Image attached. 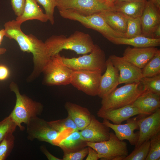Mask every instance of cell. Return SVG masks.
<instances>
[{"label":"cell","mask_w":160,"mask_h":160,"mask_svg":"<svg viewBox=\"0 0 160 160\" xmlns=\"http://www.w3.org/2000/svg\"><path fill=\"white\" fill-rule=\"evenodd\" d=\"M21 25L14 20L6 22L4 25L5 36L15 40L22 51L33 55L34 67L31 76L34 77L42 72L51 57L45 42L32 34L24 33Z\"/></svg>","instance_id":"6da1fadb"},{"label":"cell","mask_w":160,"mask_h":160,"mask_svg":"<svg viewBox=\"0 0 160 160\" xmlns=\"http://www.w3.org/2000/svg\"><path fill=\"white\" fill-rule=\"evenodd\" d=\"M51 57L63 49L74 51L77 54L90 53L95 45L88 34L77 31L68 37L63 35H52L44 42Z\"/></svg>","instance_id":"7a4b0ae2"},{"label":"cell","mask_w":160,"mask_h":160,"mask_svg":"<svg viewBox=\"0 0 160 160\" xmlns=\"http://www.w3.org/2000/svg\"><path fill=\"white\" fill-rule=\"evenodd\" d=\"M10 87L15 94L16 101L15 107L9 115L20 130L23 131L25 127L22 124H26L31 118L41 115L43 107L40 103L21 94L17 86L14 82L11 83Z\"/></svg>","instance_id":"3957f363"},{"label":"cell","mask_w":160,"mask_h":160,"mask_svg":"<svg viewBox=\"0 0 160 160\" xmlns=\"http://www.w3.org/2000/svg\"><path fill=\"white\" fill-rule=\"evenodd\" d=\"M62 57L64 64L73 71H87L102 73L106 69L104 52L96 44L89 54L77 57Z\"/></svg>","instance_id":"277c9868"},{"label":"cell","mask_w":160,"mask_h":160,"mask_svg":"<svg viewBox=\"0 0 160 160\" xmlns=\"http://www.w3.org/2000/svg\"><path fill=\"white\" fill-rule=\"evenodd\" d=\"M144 91L140 81L125 84L102 98L101 107L115 109L132 105Z\"/></svg>","instance_id":"5b68a950"},{"label":"cell","mask_w":160,"mask_h":160,"mask_svg":"<svg viewBox=\"0 0 160 160\" xmlns=\"http://www.w3.org/2000/svg\"><path fill=\"white\" fill-rule=\"evenodd\" d=\"M63 18L78 21L87 28L100 33L108 40L113 37H123V36L111 28L99 13L89 15H83L71 10L59 9Z\"/></svg>","instance_id":"8992f818"},{"label":"cell","mask_w":160,"mask_h":160,"mask_svg":"<svg viewBox=\"0 0 160 160\" xmlns=\"http://www.w3.org/2000/svg\"><path fill=\"white\" fill-rule=\"evenodd\" d=\"M73 72L64 64L62 56L59 53L50 57L42 72L47 84L59 86L70 84Z\"/></svg>","instance_id":"52a82bcc"},{"label":"cell","mask_w":160,"mask_h":160,"mask_svg":"<svg viewBox=\"0 0 160 160\" xmlns=\"http://www.w3.org/2000/svg\"><path fill=\"white\" fill-rule=\"evenodd\" d=\"M87 145L97 151L101 160H124L128 155L127 143L120 140L112 132H110L108 140L96 143L87 142Z\"/></svg>","instance_id":"ba28073f"},{"label":"cell","mask_w":160,"mask_h":160,"mask_svg":"<svg viewBox=\"0 0 160 160\" xmlns=\"http://www.w3.org/2000/svg\"><path fill=\"white\" fill-rule=\"evenodd\" d=\"M27 138L32 141L35 139L56 145L62 135L49 122L38 116L31 118L26 124Z\"/></svg>","instance_id":"9c48e42d"},{"label":"cell","mask_w":160,"mask_h":160,"mask_svg":"<svg viewBox=\"0 0 160 160\" xmlns=\"http://www.w3.org/2000/svg\"><path fill=\"white\" fill-rule=\"evenodd\" d=\"M102 73L87 71H73L70 84L87 95H98Z\"/></svg>","instance_id":"30bf717a"},{"label":"cell","mask_w":160,"mask_h":160,"mask_svg":"<svg viewBox=\"0 0 160 160\" xmlns=\"http://www.w3.org/2000/svg\"><path fill=\"white\" fill-rule=\"evenodd\" d=\"M58 9L72 10L80 15H89L111 9L99 0H55Z\"/></svg>","instance_id":"8fae6325"},{"label":"cell","mask_w":160,"mask_h":160,"mask_svg":"<svg viewBox=\"0 0 160 160\" xmlns=\"http://www.w3.org/2000/svg\"><path fill=\"white\" fill-rule=\"evenodd\" d=\"M109 58L119 72V84L140 81L143 77L141 69L125 60L122 57L113 55L110 56Z\"/></svg>","instance_id":"7c38bea8"},{"label":"cell","mask_w":160,"mask_h":160,"mask_svg":"<svg viewBox=\"0 0 160 160\" xmlns=\"http://www.w3.org/2000/svg\"><path fill=\"white\" fill-rule=\"evenodd\" d=\"M148 115L138 119L139 136L135 148L138 147L145 141L150 140L160 132V108Z\"/></svg>","instance_id":"4fadbf2b"},{"label":"cell","mask_w":160,"mask_h":160,"mask_svg":"<svg viewBox=\"0 0 160 160\" xmlns=\"http://www.w3.org/2000/svg\"><path fill=\"white\" fill-rule=\"evenodd\" d=\"M138 119L137 117L129 118L124 124H112L109 121L105 119L103 123L114 131L115 135L120 140H127L131 145H135L139 136V131L134 132L135 130L139 129Z\"/></svg>","instance_id":"5bb4252c"},{"label":"cell","mask_w":160,"mask_h":160,"mask_svg":"<svg viewBox=\"0 0 160 160\" xmlns=\"http://www.w3.org/2000/svg\"><path fill=\"white\" fill-rule=\"evenodd\" d=\"M140 19L142 35L151 38L154 30L160 24V9L151 0H147Z\"/></svg>","instance_id":"9a60e30c"},{"label":"cell","mask_w":160,"mask_h":160,"mask_svg":"<svg viewBox=\"0 0 160 160\" xmlns=\"http://www.w3.org/2000/svg\"><path fill=\"white\" fill-rule=\"evenodd\" d=\"M137 115L145 114L132 104L115 109H106L101 107L97 113L98 117L111 121L115 124H121L123 121Z\"/></svg>","instance_id":"2e32d148"},{"label":"cell","mask_w":160,"mask_h":160,"mask_svg":"<svg viewBox=\"0 0 160 160\" xmlns=\"http://www.w3.org/2000/svg\"><path fill=\"white\" fill-rule=\"evenodd\" d=\"M106 65L105 71L100 81L98 96L101 98L112 92L119 85V71L109 58L106 60Z\"/></svg>","instance_id":"e0dca14e"},{"label":"cell","mask_w":160,"mask_h":160,"mask_svg":"<svg viewBox=\"0 0 160 160\" xmlns=\"http://www.w3.org/2000/svg\"><path fill=\"white\" fill-rule=\"evenodd\" d=\"M82 136L87 142H99L108 140L110 128L92 115L91 121L84 129L80 131Z\"/></svg>","instance_id":"ac0fdd59"},{"label":"cell","mask_w":160,"mask_h":160,"mask_svg":"<svg viewBox=\"0 0 160 160\" xmlns=\"http://www.w3.org/2000/svg\"><path fill=\"white\" fill-rule=\"evenodd\" d=\"M158 49L154 47H131L124 50L122 57L142 69L154 55Z\"/></svg>","instance_id":"d6986e66"},{"label":"cell","mask_w":160,"mask_h":160,"mask_svg":"<svg viewBox=\"0 0 160 160\" xmlns=\"http://www.w3.org/2000/svg\"><path fill=\"white\" fill-rule=\"evenodd\" d=\"M65 107L68 116L73 120L79 131L84 129L90 123L92 114L87 108L70 102H66Z\"/></svg>","instance_id":"ffe728a7"},{"label":"cell","mask_w":160,"mask_h":160,"mask_svg":"<svg viewBox=\"0 0 160 160\" xmlns=\"http://www.w3.org/2000/svg\"><path fill=\"white\" fill-rule=\"evenodd\" d=\"M145 115H150L160 107V95L144 91L132 104Z\"/></svg>","instance_id":"44dd1931"},{"label":"cell","mask_w":160,"mask_h":160,"mask_svg":"<svg viewBox=\"0 0 160 160\" xmlns=\"http://www.w3.org/2000/svg\"><path fill=\"white\" fill-rule=\"evenodd\" d=\"M63 151L64 154L76 151L87 146L80 131L72 132L60 139L57 145Z\"/></svg>","instance_id":"7402d4cb"},{"label":"cell","mask_w":160,"mask_h":160,"mask_svg":"<svg viewBox=\"0 0 160 160\" xmlns=\"http://www.w3.org/2000/svg\"><path fill=\"white\" fill-rule=\"evenodd\" d=\"M34 20L44 23L49 20V18L35 0H25L23 12L21 15L17 17L15 20L22 24L27 21Z\"/></svg>","instance_id":"603a6c76"},{"label":"cell","mask_w":160,"mask_h":160,"mask_svg":"<svg viewBox=\"0 0 160 160\" xmlns=\"http://www.w3.org/2000/svg\"><path fill=\"white\" fill-rule=\"evenodd\" d=\"M99 13L111 28L123 35L124 37L127 28V20L126 15L111 9L104 10Z\"/></svg>","instance_id":"cb8c5ba5"},{"label":"cell","mask_w":160,"mask_h":160,"mask_svg":"<svg viewBox=\"0 0 160 160\" xmlns=\"http://www.w3.org/2000/svg\"><path fill=\"white\" fill-rule=\"evenodd\" d=\"M109 41L116 44L129 45L136 47H156L160 45V38H153L142 35L130 38L113 37Z\"/></svg>","instance_id":"d4e9b609"},{"label":"cell","mask_w":160,"mask_h":160,"mask_svg":"<svg viewBox=\"0 0 160 160\" xmlns=\"http://www.w3.org/2000/svg\"><path fill=\"white\" fill-rule=\"evenodd\" d=\"M146 1H135L123 3L114 5L111 10L121 12L130 17H140Z\"/></svg>","instance_id":"484cf974"},{"label":"cell","mask_w":160,"mask_h":160,"mask_svg":"<svg viewBox=\"0 0 160 160\" xmlns=\"http://www.w3.org/2000/svg\"><path fill=\"white\" fill-rule=\"evenodd\" d=\"M143 77H149L160 74V50L158 49L153 57L142 69Z\"/></svg>","instance_id":"4316f807"},{"label":"cell","mask_w":160,"mask_h":160,"mask_svg":"<svg viewBox=\"0 0 160 160\" xmlns=\"http://www.w3.org/2000/svg\"><path fill=\"white\" fill-rule=\"evenodd\" d=\"M127 28L123 38H130L142 35L140 17L132 18L126 16Z\"/></svg>","instance_id":"83f0119b"},{"label":"cell","mask_w":160,"mask_h":160,"mask_svg":"<svg viewBox=\"0 0 160 160\" xmlns=\"http://www.w3.org/2000/svg\"><path fill=\"white\" fill-rule=\"evenodd\" d=\"M144 91L160 95V74L149 77H143L140 81Z\"/></svg>","instance_id":"f1b7e54d"},{"label":"cell","mask_w":160,"mask_h":160,"mask_svg":"<svg viewBox=\"0 0 160 160\" xmlns=\"http://www.w3.org/2000/svg\"><path fill=\"white\" fill-rule=\"evenodd\" d=\"M15 138L13 133L7 134L0 142V160H6L14 147Z\"/></svg>","instance_id":"f546056e"},{"label":"cell","mask_w":160,"mask_h":160,"mask_svg":"<svg viewBox=\"0 0 160 160\" xmlns=\"http://www.w3.org/2000/svg\"><path fill=\"white\" fill-rule=\"evenodd\" d=\"M50 124L58 132L63 133L68 129L71 132L79 130L73 120L69 116L64 119L49 121Z\"/></svg>","instance_id":"4dcf8cb0"},{"label":"cell","mask_w":160,"mask_h":160,"mask_svg":"<svg viewBox=\"0 0 160 160\" xmlns=\"http://www.w3.org/2000/svg\"><path fill=\"white\" fill-rule=\"evenodd\" d=\"M150 146V140L145 141L139 146L135 148L124 160H145L149 152Z\"/></svg>","instance_id":"1f68e13d"},{"label":"cell","mask_w":160,"mask_h":160,"mask_svg":"<svg viewBox=\"0 0 160 160\" xmlns=\"http://www.w3.org/2000/svg\"><path fill=\"white\" fill-rule=\"evenodd\" d=\"M150 146L145 160H160V132L150 140Z\"/></svg>","instance_id":"d6a6232c"},{"label":"cell","mask_w":160,"mask_h":160,"mask_svg":"<svg viewBox=\"0 0 160 160\" xmlns=\"http://www.w3.org/2000/svg\"><path fill=\"white\" fill-rule=\"evenodd\" d=\"M17 127L9 115L0 121V142L7 134L13 133Z\"/></svg>","instance_id":"836d02e7"},{"label":"cell","mask_w":160,"mask_h":160,"mask_svg":"<svg viewBox=\"0 0 160 160\" xmlns=\"http://www.w3.org/2000/svg\"><path fill=\"white\" fill-rule=\"evenodd\" d=\"M44 8L45 13L47 16L49 20L53 25L55 23L54 13L56 7L55 0H35Z\"/></svg>","instance_id":"e575fe53"},{"label":"cell","mask_w":160,"mask_h":160,"mask_svg":"<svg viewBox=\"0 0 160 160\" xmlns=\"http://www.w3.org/2000/svg\"><path fill=\"white\" fill-rule=\"evenodd\" d=\"M88 147L79 151L64 154L62 160H82L87 155Z\"/></svg>","instance_id":"d590c367"},{"label":"cell","mask_w":160,"mask_h":160,"mask_svg":"<svg viewBox=\"0 0 160 160\" xmlns=\"http://www.w3.org/2000/svg\"><path fill=\"white\" fill-rule=\"evenodd\" d=\"M12 9L17 17L22 14L25 4V0H10Z\"/></svg>","instance_id":"8d00e7d4"},{"label":"cell","mask_w":160,"mask_h":160,"mask_svg":"<svg viewBox=\"0 0 160 160\" xmlns=\"http://www.w3.org/2000/svg\"><path fill=\"white\" fill-rule=\"evenodd\" d=\"M88 152L86 160H97L100 158L97 151L92 148L88 146Z\"/></svg>","instance_id":"74e56055"},{"label":"cell","mask_w":160,"mask_h":160,"mask_svg":"<svg viewBox=\"0 0 160 160\" xmlns=\"http://www.w3.org/2000/svg\"><path fill=\"white\" fill-rule=\"evenodd\" d=\"M40 149L49 160H62V159L57 157L51 154L44 145H41Z\"/></svg>","instance_id":"f35d334b"},{"label":"cell","mask_w":160,"mask_h":160,"mask_svg":"<svg viewBox=\"0 0 160 160\" xmlns=\"http://www.w3.org/2000/svg\"><path fill=\"white\" fill-rule=\"evenodd\" d=\"M9 71L5 66L0 65V80L6 79L9 75Z\"/></svg>","instance_id":"ab89813d"},{"label":"cell","mask_w":160,"mask_h":160,"mask_svg":"<svg viewBox=\"0 0 160 160\" xmlns=\"http://www.w3.org/2000/svg\"><path fill=\"white\" fill-rule=\"evenodd\" d=\"M151 38L155 39L160 38V24L155 28L152 35Z\"/></svg>","instance_id":"60d3db41"},{"label":"cell","mask_w":160,"mask_h":160,"mask_svg":"<svg viewBox=\"0 0 160 160\" xmlns=\"http://www.w3.org/2000/svg\"><path fill=\"white\" fill-rule=\"evenodd\" d=\"M116 1V0H105V4L111 9V8L114 6Z\"/></svg>","instance_id":"b9f144b4"},{"label":"cell","mask_w":160,"mask_h":160,"mask_svg":"<svg viewBox=\"0 0 160 160\" xmlns=\"http://www.w3.org/2000/svg\"><path fill=\"white\" fill-rule=\"evenodd\" d=\"M147 0H116L114 3V6L123 3L130 1H146Z\"/></svg>","instance_id":"7bdbcfd3"},{"label":"cell","mask_w":160,"mask_h":160,"mask_svg":"<svg viewBox=\"0 0 160 160\" xmlns=\"http://www.w3.org/2000/svg\"><path fill=\"white\" fill-rule=\"evenodd\" d=\"M5 35L4 29H0V46L1 44L3 38Z\"/></svg>","instance_id":"ee69618b"},{"label":"cell","mask_w":160,"mask_h":160,"mask_svg":"<svg viewBox=\"0 0 160 160\" xmlns=\"http://www.w3.org/2000/svg\"><path fill=\"white\" fill-rule=\"evenodd\" d=\"M159 9H160V0H151Z\"/></svg>","instance_id":"f6af8a7d"},{"label":"cell","mask_w":160,"mask_h":160,"mask_svg":"<svg viewBox=\"0 0 160 160\" xmlns=\"http://www.w3.org/2000/svg\"><path fill=\"white\" fill-rule=\"evenodd\" d=\"M6 49L4 48H0V56L4 54L6 52Z\"/></svg>","instance_id":"bcb514c9"},{"label":"cell","mask_w":160,"mask_h":160,"mask_svg":"<svg viewBox=\"0 0 160 160\" xmlns=\"http://www.w3.org/2000/svg\"><path fill=\"white\" fill-rule=\"evenodd\" d=\"M101 2L105 3V0H99Z\"/></svg>","instance_id":"7dc6e473"}]
</instances>
